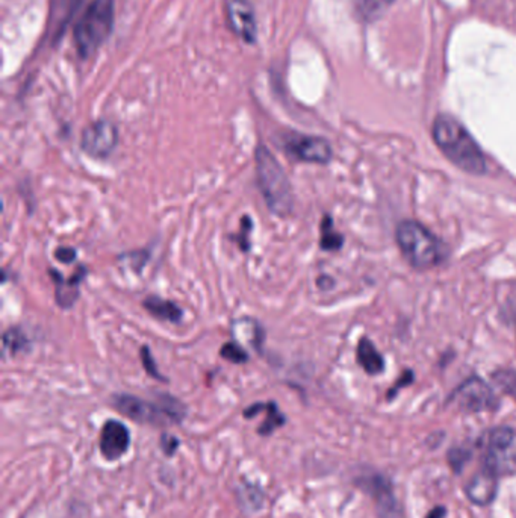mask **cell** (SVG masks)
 <instances>
[{"label": "cell", "instance_id": "ac0fdd59", "mask_svg": "<svg viewBox=\"0 0 516 518\" xmlns=\"http://www.w3.org/2000/svg\"><path fill=\"white\" fill-rule=\"evenodd\" d=\"M343 235L335 230L334 223L329 216H326L321 223L320 246L323 250H338L343 246Z\"/></svg>", "mask_w": 516, "mask_h": 518}, {"label": "cell", "instance_id": "9a60e30c", "mask_svg": "<svg viewBox=\"0 0 516 518\" xmlns=\"http://www.w3.org/2000/svg\"><path fill=\"white\" fill-rule=\"evenodd\" d=\"M261 411L267 414V417L261 426H259V429H258L259 435H271L276 429H279V427L284 426L285 423H287V417H285L279 406H277V404H275V402L251 405V406H248V408L244 411V417L253 418L261 413Z\"/></svg>", "mask_w": 516, "mask_h": 518}, {"label": "cell", "instance_id": "cb8c5ba5", "mask_svg": "<svg viewBox=\"0 0 516 518\" xmlns=\"http://www.w3.org/2000/svg\"><path fill=\"white\" fill-rule=\"evenodd\" d=\"M495 381L507 395L516 400V373L509 372V370H501L495 373Z\"/></svg>", "mask_w": 516, "mask_h": 518}, {"label": "cell", "instance_id": "603a6c76", "mask_svg": "<svg viewBox=\"0 0 516 518\" xmlns=\"http://www.w3.org/2000/svg\"><path fill=\"white\" fill-rule=\"evenodd\" d=\"M140 355H141L142 367L146 370L147 375L155 377L158 381L167 382V379H165V377L161 375L160 370H158L156 361L153 359V357H151V349H149L147 346H142Z\"/></svg>", "mask_w": 516, "mask_h": 518}, {"label": "cell", "instance_id": "30bf717a", "mask_svg": "<svg viewBox=\"0 0 516 518\" xmlns=\"http://www.w3.org/2000/svg\"><path fill=\"white\" fill-rule=\"evenodd\" d=\"M454 404L470 413H483L498 406L497 396L489 388L486 382L477 377L463 382L453 395Z\"/></svg>", "mask_w": 516, "mask_h": 518}, {"label": "cell", "instance_id": "7c38bea8", "mask_svg": "<svg viewBox=\"0 0 516 518\" xmlns=\"http://www.w3.org/2000/svg\"><path fill=\"white\" fill-rule=\"evenodd\" d=\"M101 454L106 461H117L128 452L131 447V432L119 420H108L103 425L99 440Z\"/></svg>", "mask_w": 516, "mask_h": 518}, {"label": "cell", "instance_id": "52a82bcc", "mask_svg": "<svg viewBox=\"0 0 516 518\" xmlns=\"http://www.w3.org/2000/svg\"><path fill=\"white\" fill-rule=\"evenodd\" d=\"M119 144V131L108 120H99L83 129L81 149L96 160H105Z\"/></svg>", "mask_w": 516, "mask_h": 518}, {"label": "cell", "instance_id": "9c48e42d", "mask_svg": "<svg viewBox=\"0 0 516 518\" xmlns=\"http://www.w3.org/2000/svg\"><path fill=\"white\" fill-rule=\"evenodd\" d=\"M114 406L120 413L131 418L133 422L142 423V425H162L170 422L165 414L160 400L149 402L137 396L117 395L114 396Z\"/></svg>", "mask_w": 516, "mask_h": 518}, {"label": "cell", "instance_id": "83f0119b", "mask_svg": "<svg viewBox=\"0 0 516 518\" xmlns=\"http://www.w3.org/2000/svg\"><path fill=\"white\" fill-rule=\"evenodd\" d=\"M443 513H445V509L441 508V506H438V508L433 509V511H432V513H430L429 517L427 518H443Z\"/></svg>", "mask_w": 516, "mask_h": 518}, {"label": "cell", "instance_id": "8fae6325", "mask_svg": "<svg viewBox=\"0 0 516 518\" xmlns=\"http://www.w3.org/2000/svg\"><path fill=\"white\" fill-rule=\"evenodd\" d=\"M229 26L238 37L253 44L258 37L255 10L250 0H226Z\"/></svg>", "mask_w": 516, "mask_h": 518}, {"label": "cell", "instance_id": "7a4b0ae2", "mask_svg": "<svg viewBox=\"0 0 516 518\" xmlns=\"http://www.w3.org/2000/svg\"><path fill=\"white\" fill-rule=\"evenodd\" d=\"M256 178L266 203L276 216L287 217L294 210V194L284 167L266 146L255 151Z\"/></svg>", "mask_w": 516, "mask_h": 518}, {"label": "cell", "instance_id": "d6986e66", "mask_svg": "<svg viewBox=\"0 0 516 518\" xmlns=\"http://www.w3.org/2000/svg\"><path fill=\"white\" fill-rule=\"evenodd\" d=\"M28 344L26 335L19 327H11L4 334V349L10 350L11 355L19 354Z\"/></svg>", "mask_w": 516, "mask_h": 518}, {"label": "cell", "instance_id": "8992f818", "mask_svg": "<svg viewBox=\"0 0 516 518\" xmlns=\"http://www.w3.org/2000/svg\"><path fill=\"white\" fill-rule=\"evenodd\" d=\"M356 485L361 486L366 494H370L375 500V513L379 518L400 517V506L394 494L393 484L379 473H365L359 477Z\"/></svg>", "mask_w": 516, "mask_h": 518}, {"label": "cell", "instance_id": "d4e9b609", "mask_svg": "<svg viewBox=\"0 0 516 518\" xmlns=\"http://www.w3.org/2000/svg\"><path fill=\"white\" fill-rule=\"evenodd\" d=\"M468 458H470V454H468L466 450L453 449L452 452L448 454V461H450L452 467L454 468L457 473H461Z\"/></svg>", "mask_w": 516, "mask_h": 518}, {"label": "cell", "instance_id": "2e32d148", "mask_svg": "<svg viewBox=\"0 0 516 518\" xmlns=\"http://www.w3.org/2000/svg\"><path fill=\"white\" fill-rule=\"evenodd\" d=\"M142 307L151 316L155 317L158 320L179 323L183 316L182 309L176 303L167 300V298H160V296H149L142 302Z\"/></svg>", "mask_w": 516, "mask_h": 518}, {"label": "cell", "instance_id": "484cf974", "mask_svg": "<svg viewBox=\"0 0 516 518\" xmlns=\"http://www.w3.org/2000/svg\"><path fill=\"white\" fill-rule=\"evenodd\" d=\"M179 445H180V441L176 436L169 435V434H164V435L161 436V447H162L167 456H173L176 454V450L179 449Z\"/></svg>", "mask_w": 516, "mask_h": 518}, {"label": "cell", "instance_id": "ffe728a7", "mask_svg": "<svg viewBox=\"0 0 516 518\" xmlns=\"http://www.w3.org/2000/svg\"><path fill=\"white\" fill-rule=\"evenodd\" d=\"M394 0H359L357 8L366 19H373L375 15H380L386 6L391 5Z\"/></svg>", "mask_w": 516, "mask_h": 518}, {"label": "cell", "instance_id": "277c9868", "mask_svg": "<svg viewBox=\"0 0 516 518\" xmlns=\"http://www.w3.org/2000/svg\"><path fill=\"white\" fill-rule=\"evenodd\" d=\"M114 0H92L74 26V43L83 60L94 55L114 28Z\"/></svg>", "mask_w": 516, "mask_h": 518}, {"label": "cell", "instance_id": "7402d4cb", "mask_svg": "<svg viewBox=\"0 0 516 518\" xmlns=\"http://www.w3.org/2000/svg\"><path fill=\"white\" fill-rule=\"evenodd\" d=\"M219 354L229 363L244 364L248 361V355H247L246 350L242 349L241 346H238L237 343L224 344L221 350H219Z\"/></svg>", "mask_w": 516, "mask_h": 518}, {"label": "cell", "instance_id": "3957f363", "mask_svg": "<svg viewBox=\"0 0 516 518\" xmlns=\"http://www.w3.org/2000/svg\"><path fill=\"white\" fill-rule=\"evenodd\" d=\"M397 244L411 266L420 270L436 267L447 257L443 241L418 221H403L397 228Z\"/></svg>", "mask_w": 516, "mask_h": 518}, {"label": "cell", "instance_id": "4fadbf2b", "mask_svg": "<svg viewBox=\"0 0 516 518\" xmlns=\"http://www.w3.org/2000/svg\"><path fill=\"white\" fill-rule=\"evenodd\" d=\"M498 476L482 468L466 485V497L477 506H489L497 497Z\"/></svg>", "mask_w": 516, "mask_h": 518}, {"label": "cell", "instance_id": "5bb4252c", "mask_svg": "<svg viewBox=\"0 0 516 518\" xmlns=\"http://www.w3.org/2000/svg\"><path fill=\"white\" fill-rule=\"evenodd\" d=\"M87 267L79 266L78 270L69 279H64V276L60 275L55 269H51L49 275L55 282V298L56 303L63 309H70L73 307L79 298V285L83 284V280L87 276Z\"/></svg>", "mask_w": 516, "mask_h": 518}, {"label": "cell", "instance_id": "5b68a950", "mask_svg": "<svg viewBox=\"0 0 516 518\" xmlns=\"http://www.w3.org/2000/svg\"><path fill=\"white\" fill-rule=\"evenodd\" d=\"M482 468L498 477L516 472V431L513 427H493L486 434Z\"/></svg>", "mask_w": 516, "mask_h": 518}, {"label": "cell", "instance_id": "e0dca14e", "mask_svg": "<svg viewBox=\"0 0 516 518\" xmlns=\"http://www.w3.org/2000/svg\"><path fill=\"white\" fill-rule=\"evenodd\" d=\"M357 363L361 364V367L368 375H379L384 372V358L370 339H361V343L357 346Z\"/></svg>", "mask_w": 516, "mask_h": 518}, {"label": "cell", "instance_id": "44dd1931", "mask_svg": "<svg viewBox=\"0 0 516 518\" xmlns=\"http://www.w3.org/2000/svg\"><path fill=\"white\" fill-rule=\"evenodd\" d=\"M251 230H253V221H251L250 217H242L239 232H238L237 235H233L232 237L233 241H237L238 246H239V250H242V252H248V250H250Z\"/></svg>", "mask_w": 516, "mask_h": 518}, {"label": "cell", "instance_id": "ba28073f", "mask_svg": "<svg viewBox=\"0 0 516 518\" xmlns=\"http://www.w3.org/2000/svg\"><path fill=\"white\" fill-rule=\"evenodd\" d=\"M284 147L289 155L303 162L327 164L334 155L329 142L325 138L302 133H288L285 137Z\"/></svg>", "mask_w": 516, "mask_h": 518}, {"label": "cell", "instance_id": "6da1fadb", "mask_svg": "<svg viewBox=\"0 0 516 518\" xmlns=\"http://www.w3.org/2000/svg\"><path fill=\"white\" fill-rule=\"evenodd\" d=\"M433 140L439 149L453 164L470 175L486 173V158L479 144L475 142L463 124L450 115H439L434 120Z\"/></svg>", "mask_w": 516, "mask_h": 518}, {"label": "cell", "instance_id": "4316f807", "mask_svg": "<svg viewBox=\"0 0 516 518\" xmlns=\"http://www.w3.org/2000/svg\"><path fill=\"white\" fill-rule=\"evenodd\" d=\"M55 258L63 264H72V262L76 261L78 253L72 248H58L55 250Z\"/></svg>", "mask_w": 516, "mask_h": 518}]
</instances>
